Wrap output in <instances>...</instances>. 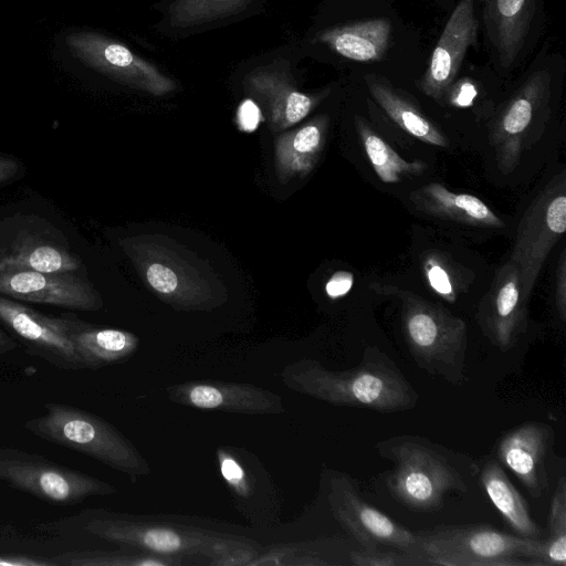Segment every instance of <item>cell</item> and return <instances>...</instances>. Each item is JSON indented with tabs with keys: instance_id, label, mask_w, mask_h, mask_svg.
<instances>
[{
	"instance_id": "3957f363",
	"label": "cell",
	"mask_w": 566,
	"mask_h": 566,
	"mask_svg": "<svg viewBox=\"0 0 566 566\" xmlns=\"http://www.w3.org/2000/svg\"><path fill=\"white\" fill-rule=\"evenodd\" d=\"M82 513V528L86 533L126 548L163 556L202 557L209 562L238 549L259 546L244 537L184 524L147 521L106 510Z\"/></svg>"
},
{
	"instance_id": "836d02e7",
	"label": "cell",
	"mask_w": 566,
	"mask_h": 566,
	"mask_svg": "<svg viewBox=\"0 0 566 566\" xmlns=\"http://www.w3.org/2000/svg\"><path fill=\"white\" fill-rule=\"evenodd\" d=\"M348 565L353 566H426L424 562L410 553L382 547H360L348 553Z\"/></svg>"
},
{
	"instance_id": "484cf974",
	"label": "cell",
	"mask_w": 566,
	"mask_h": 566,
	"mask_svg": "<svg viewBox=\"0 0 566 566\" xmlns=\"http://www.w3.org/2000/svg\"><path fill=\"white\" fill-rule=\"evenodd\" d=\"M365 82L377 104L400 128L423 143L441 147L448 145L444 134L422 114L408 94L375 74H367Z\"/></svg>"
},
{
	"instance_id": "f35d334b",
	"label": "cell",
	"mask_w": 566,
	"mask_h": 566,
	"mask_svg": "<svg viewBox=\"0 0 566 566\" xmlns=\"http://www.w3.org/2000/svg\"><path fill=\"white\" fill-rule=\"evenodd\" d=\"M556 306L562 321L566 319V260L565 253L560 256L557 269Z\"/></svg>"
},
{
	"instance_id": "cb8c5ba5",
	"label": "cell",
	"mask_w": 566,
	"mask_h": 566,
	"mask_svg": "<svg viewBox=\"0 0 566 566\" xmlns=\"http://www.w3.org/2000/svg\"><path fill=\"white\" fill-rule=\"evenodd\" d=\"M328 124V116L318 115L276 137L275 170L282 182L314 169L324 149Z\"/></svg>"
},
{
	"instance_id": "4316f807",
	"label": "cell",
	"mask_w": 566,
	"mask_h": 566,
	"mask_svg": "<svg viewBox=\"0 0 566 566\" xmlns=\"http://www.w3.org/2000/svg\"><path fill=\"white\" fill-rule=\"evenodd\" d=\"M480 480L495 509L517 535L541 538L543 531L532 517L527 502L497 460H489L484 464Z\"/></svg>"
},
{
	"instance_id": "8992f818",
	"label": "cell",
	"mask_w": 566,
	"mask_h": 566,
	"mask_svg": "<svg viewBox=\"0 0 566 566\" xmlns=\"http://www.w3.org/2000/svg\"><path fill=\"white\" fill-rule=\"evenodd\" d=\"M399 295L402 334L416 364L452 385L464 384L468 347L464 321L410 292H399Z\"/></svg>"
},
{
	"instance_id": "f546056e",
	"label": "cell",
	"mask_w": 566,
	"mask_h": 566,
	"mask_svg": "<svg viewBox=\"0 0 566 566\" xmlns=\"http://www.w3.org/2000/svg\"><path fill=\"white\" fill-rule=\"evenodd\" d=\"M531 566H566V481L560 476L548 513V536L538 538L530 554Z\"/></svg>"
},
{
	"instance_id": "b9f144b4",
	"label": "cell",
	"mask_w": 566,
	"mask_h": 566,
	"mask_svg": "<svg viewBox=\"0 0 566 566\" xmlns=\"http://www.w3.org/2000/svg\"><path fill=\"white\" fill-rule=\"evenodd\" d=\"M18 347V343L0 328V355H6Z\"/></svg>"
},
{
	"instance_id": "8fae6325",
	"label": "cell",
	"mask_w": 566,
	"mask_h": 566,
	"mask_svg": "<svg viewBox=\"0 0 566 566\" xmlns=\"http://www.w3.org/2000/svg\"><path fill=\"white\" fill-rule=\"evenodd\" d=\"M218 470L234 505L247 521L261 528L280 524V494L270 473L250 451L231 446L216 451Z\"/></svg>"
},
{
	"instance_id": "277c9868",
	"label": "cell",
	"mask_w": 566,
	"mask_h": 566,
	"mask_svg": "<svg viewBox=\"0 0 566 566\" xmlns=\"http://www.w3.org/2000/svg\"><path fill=\"white\" fill-rule=\"evenodd\" d=\"M376 449L394 464L386 478L391 496L410 510H439L447 493L468 490L451 452L426 438L394 436L377 442Z\"/></svg>"
},
{
	"instance_id": "4dcf8cb0",
	"label": "cell",
	"mask_w": 566,
	"mask_h": 566,
	"mask_svg": "<svg viewBox=\"0 0 566 566\" xmlns=\"http://www.w3.org/2000/svg\"><path fill=\"white\" fill-rule=\"evenodd\" d=\"M81 261L67 251L45 243L23 244L8 254L0 255V271L32 270L44 273L76 271Z\"/></svg>"
},
{
	"instance_id": "ac0fdd59",
	"label": "cell",
	"mask_w": 566,
	"mask_h": 566,
	"mask_svg": "<svg viewBox=\"0 0 566 566\" xmlns=\"http://www.w3.org/2000/svg\"><path fill=\"white\" fill-rule=\"evenodd\" d=\"M537 14L538 0H483V33L499 71L507 73L520 62Z\"/></svg>"
},
{
	"instance_id": "d6986e66",
	"label": "cell",
	"mask_w": 566,
	"mask_h": 566,
	"mask_svg": "<svg viewBox=\"0 0 566 566\" xmlns=\"http://www.w3.org/2000/svg\"><path fill=\"white\" fill-rule=\"evenodd\" d=\"M526 302L517 268L507 261L480 303L476 319L484 336L502 353L512 349L527 326Z\"/></svg>"
},
{
	"instance_id": "d590c367",
	"label": "cell",
	"mask_w": 566,
	"mask_h": 566,
	"mask_svg": "<svg viewBox=\"0 0 566 566\" xmlns=\"http://www.w3.org/2000/svg\"><path fill=\"white\" fill-rule=\"evenodd\" d=\"M354 283V275L347 271L335 272L325 285L326 294L335 300L346 295Z\"/></svg>"
},
{
	"instance_id": "5b68a950",
	"label": "cell",
	"mask_w": 566,
	"mask_h": 566,
	"mask_svg": "<svg viewBox=\"0 0 566 566\" xmlns=\"http://www.w3.org/2000/svg\"><path fill=\"white\" fill-rule=\"evenodd\" d=\"M44 409L45 413L23 423L33 436L93 458L130 478L150 473L148 461L133 442L102 417L57 402H48Z\"/></svg>"
},
{
	"instance_id": "83f0119b",
	"label": "cell",
	"mask_w": 566,
	"mask_h": 566,
	"mask_svg": "<svg viewBox=\"0 0 566 566\" xmlns=\"http://www.w3.org/2000/svg\"><path fill=\"white\" fill-rule=\"evenodd\" d=\"M355 125L365 153L382 182L395 184L405 176H418L427 169L423 161L402 159L390 145L371 129L365 118L356 116Z\"/></svg>"
},
{
	"instance_id": "7bdbcfd3",
	"label": "cell",
	"mask_w": 566,
	"mask_h": 566,
	"mask_svg": "<svg viewBox=\"0 0 566 566\" xmlns=\"http://www.w3.org/2000/svg\"><path fill=\"white\" fill-rule=\"evenodd\" d=\"M436 1H438L441 6H443V4H449L453 0H436Z\"/></svg>"
},
{
	"instance_id": "6da1fadb",
	"label": "cell",
	"mask_w": 566,
	"mask_h": 566,
	"mask_svg": "<svg viewBox=\"0 0 566 566\" xmlns=\"http://www.w3.org/2000/svg\"><path fill=\"white\" fill-rule=\"evenodd\" d=\"M281 379L291 390L334 406L385 413L412 409L419 398L396 363L377 347H367L360 363L345 370L302 358L287 364Z\"/></svg>"
},
{
	"instance_id": "ffe728a7",
	"label": "cell",
	"mask_w": 566,
	"mask_h": 566,
	"mask_svg": "<svg viewBox=\"0 0 566 566\" xmlns=\"http://www.w3.org/2000/svg\"><path fill=\"white\" fill-rule=\"evenodd\" d=\"M554 441L547 423L524 422L502 434L497 441V461L506 467L533 497L542 496L547 485L546 459Z\"/></svg>"
},
{
	"instance_id": "30bf717a",
	"label": "cell",
	"mask_w": 566,
	"mask_h": 566,
	"mask_svg": "<svg viewBox=\"0 0 566 566\" xmlns=\"http://www.w3.org/2000/svg\"><path fill=\"white\" fill-rule=\"evenodd\" d=\"M327 483V501L334 517L361 547H389L413 554L423 560L421 535L366 502L347 473L329 470Z\"/></svg>"
},
{
	"instance_id": "e0dca14e",
	"label": "cell",
	"mask_w": 566,
	"mask_h": 566,
	"mask_svg": "<svg viewBox=\"0 0 566 566\" xmlns=\"http://www.w3.org/2000/svg\"><path fill=\"white\" fill-rule=\"evenodd\" d=\"M0 294L25 302L80 311H97L103 302L90 282L72 272L0 271Z\"/></svg>"
},
{
	"instance_id": "ab89813d",
	"label": "cell",
	"mask_w": 566,
	"mask_h": 566,
	"mask_svg": "<svg viewBox=\"0 0 566 566\" xmlns=\"http://www.w3.org/2000/svg\"><path fill=\"white\" fill-rule=\"evenodd\" d=\"M0 566H54L52 559L21 554H0Z\"/></svg>"
},
{
	"instance_id": "4fadbf2b",
	"label": "cell",
	"mask_w": 566,
	"mask_h": 566,
	"mask_svg": "<svg viewBox=\"0 0 566 566\" xmlns=\"http://www.w3.org/2000/svg\"><path fill=\"white\" fill-rule=\"evenodd\" d=\"M65 41L73 55L125 85L155 96L176 88V83L154 64L106 36L81 32L67 35Z\"/></svg>"
},
{
	"instance_id": "603a6c76",
	"label": "cell",
	"mask_w": 566,
	"mask_h": 566,
	"mask_svg": "<svg viewBox=\"0 0 566 566\" xmlns=\"http://www.w3.org/2000/svg\"><path fill=\"white\" fill-rule=\"evenodd\" d=\"M316 38L348 60L377 62L391 44L392 24L387 18L359 20L324 30Z\"/></svg>"
},
{
	"instance_id": "52a82bcc",
	"label": "cell",
	"mask_w": 566,
	"mask_h": 566,
	"mask_svg": "<svg viewBox=\"0 0 566 566\" xmlns=\"http://www.w3.org/2000/svg\"><path fill=\"white\" fill-rule=\"evenodd\" d=\"M537 539L485 524L438 526L421 535V557L426 566H525Z\"/></svg>"
},
{
	"instance_id": "9a60e30c",
	"label": "cell",
	"mask_w": 566,
	"mask_h": 566,
	"mask_svg": "<svg viewBox=\"0 0 566 566\" xmlns=\"http://www.w3.org/2000/svg\"><path fill=\"white\" fill-rule=\"evenodd\" d=\"M0 322L25 345L31 355L59 369L84 370L61 317L44 315L0 294Z\"/></svg>"
},
{
	"instance_id": "d4e9b609",
	"label": "cell",
	"mask_w": 566,
	"mask_h": 566,
	"mask_svg": "<svg viewBox=\"0 0 566 566\" xmlns=\"http://www.w3.org/2000/svg\"><path fill=\"white\" fill-rule=\"evenodd\" d=\"M418 210L463 224L503 228V221L478 197L454 193L439 182H430L410 195Z\"/></svg>"
},
{
	"instance_id": "44dd1931",
	"label": "cell",
	"mask_w": 566,
	"mask_h": 566,
	"mask_svg": "<svg viewBox=\"0 0 566 566\" xmlns=\"http://www.w3.org/2000/svg\"><path fill=\"white\" fill-rule=\"evenodd\" d=\"M244 88L264 112L273 132L284 130L305 118L324 95H310L296 88L283 72L260 67L244 77Z\"/></svg>"
},
{
	"instance_id": "7a4b0ae2",
	"label": "cell",
	"mask_w": 566,
	"mask_h": 566,
	"mask_svg": "<svg viewBox=\"0 0 566 566\" xmlns=\"http://www.w3.org/2000/svg\"><path fill=\"white\" fill-rule=\"evenodd\" d=\"M120 245L145 284L181 311H210L227 300L224 285L208 263L163 235L127 238Z\"/></svg>"
},
{
	"instance_id": "f1b7e54d",
	"label": "cell",
	"mask_w": 566,
	"mask_h": 566,
	"mask_svg": "<svg viewBox=\"0 0 566 566\" xmlns=\"http://www.w3.org/2000/svg\"><path fill=\"white\" fill-rule=\"evenodd\" d=\"M51 559L54 566H177L187 563L181 557L163 556L133 548L67 551Z\"/></svg>"
},
{
	"instance_id": "5bb4252c",
	"label": "cell",
	"mask_w": 566,
	"mask_h": 566,
	"mask_svg": "<svg viewBox=\"0 0 566 566\" xmlns=\"http://www.w3.org/2000/svg\"><path fill=\"white\" fill-rule=\"evenodd\" d=\"M170 401L201 410L242 415H281L285 412L282 397L245 382L214 379L188 380L166 388Z\"/></svg>"
},
{
	"instance_id": "ba28073f",
	"label": "cell",
	"mask_w": 566,
	"mask_h": 566,
	"mask_svg": "<svg viewBox=\"0 0 566 566\" xmlns=\"http://www.w3.org/2000/svg\"><path fill=\"white\" fill-rule=\"evenodd\" d=\"M0 482L59 506L118 492L113 485L41 454L0 447Z\"/></svg>"
},
{
	"instance_id": "e575fe53",
	"label": "cell",
	"mask_w": 566,
	"mask_h": 566,
	"mask_svg": "<svg viewBox=\"0 0 566 566\" xmlns=\"http://www.w3.org/2000/svg\"><path fill=\"white\" fill-rule=\"evenodd\" d=\"M423 269L431 289L446 301L454 302L457 297L454 286L441 261L432 255L426 260Z\"/></svg>"
},
{
	"instance_id": "2e32d148",
	"label": "cell",
	"mask_w": 566,
	"mask_h": 566,
	"mask_svg": "<svg viewBox=\"0 0 566 566\" xmlns=\"http://www.w3.org/2000/svg\"><path fill=\"white\" fill-rule=\"evenodd\" d=\"M479 25L474 0H460L432 51L428 67L417 83L422 93L438 102L446 98L469 48L476 44Z\"/></svg>"
},
{
	"instance_id": "74e56055",
	"label": "cell",
	"mask_w": 566,
	"mask_h": 566,
	"mask_svg": "<svg viewBox=\"0 0 566 566\" xmlns=\"http://www.w3.org/2000/svg\"><path fill=\"white\" fill-rule=\"evenodd\" d=\"M262 116L260 114L259 108L247 101V103L242 104L238 112V124L241 130L243 132H253L258 127Z\"/></svg>"
},
{
	"instance_id": "8d00e7d4",
	"label": "cell",
	"mask_w": 566,
	"mask_h": 566,
	"mask_svg": "<svg viewBox=\"0 0 566 566\" xmlns=\"http://www.w3.org/2000/svg\"><path fill=\"white\" fill-rule=\"evenodd\" d=\"M475 95L476 91L469 82L453 83L447 93V96H450V103L461 107L471 105Z\"/></svg>"
},
{
	"instance_id": "9c48e42d",
	"label": "cell",
	"mask_w": 566,
	"mask_h": 566,
	"mask_svg": "<svg viewBox=\"0 0 566 566\" xmlns=\"http://www.w3.org/2000/svg\"><path fill=\"white\" fill-rule=\"evenodd\" d=\"M566 230L565 175L554 177L521 219L510 258L520 273L521 294L531 296L541 269Z\"/></svg>"
},
{
	"instance_id": "1f68e13d",
	"label": "cell",
	"mask_w": 566,
	"mask_h": 566,
	"mask_svg": "<svg viewBox=\"0 0 566 566\" xmlns=\"http://www.w3.org/2000/svg\"><path fill=\"white\" fill-rule=\"evenodd\" d=\"M249 0H175L168 9L174 27L187 28L233 14Z\"/></svg>"
},
{
	"instance_id": "d6a6232c",
	"label": "cell",
	"mask_w": 566,
	"mask_h": 566,
	"mask_svg": "<svg viewBox=\"0 0 566 566\" xmlns=\"http://www.w3.org/2000/svg\"><path fill=\"white\" fill-rule=\"evenodd\" d=\"M329 566L337 565L314 544H277L260 549L249 566Z\"/></svg>"
},
{
	"instance_id": "7402d4cb",
	"label": "cell",
	"mask_w": 566,
	"mask_h": 566,
	"mask_svg": "<svg viewBox=\"0 0 566 566\" xmlns=\"http://www.w3.org/2000/svg\"><path fill=\"white\" fill-rule=\"evenodd\" d=\"M61 319L84 369L97 370L120 364L139 348L138 336L128 331L98 327L71 316Z\"/></svg>"
},
{
	"instance_id": "60d3db41",
	"label": "cell",
	"mask_w": 566,
	"mask_h": 566,
	"mask_svg": "<svg viewBox=\"0 0 566 566\" xmlns=\"http://www.w3.org/2000/svg\"><path fill=\"white\" fill-rule=\"evenodd\" d=\"M19 170V164L14 159L0 156V182L13 178Z\"/></svg>"
},
{
	"instance_id": "7c38bea8",
	"label": "cell",
	"mask_w": 566,
	"mask_h": 566,
	"mask_svg": "<svg viewBox=\"0 0 566 566\" xmlns=\"http://www.w3.org/2000/svg\"><path fill=\"white\" fill-rule=\"evenodd\" d=\"M554 73L542 64L526 74L525 80L505 103L494 120L492 142L502 171L513 170L521 157L522 142L535 120L547 112Z\"/></svg>"
}]
</instances>
